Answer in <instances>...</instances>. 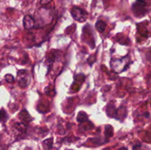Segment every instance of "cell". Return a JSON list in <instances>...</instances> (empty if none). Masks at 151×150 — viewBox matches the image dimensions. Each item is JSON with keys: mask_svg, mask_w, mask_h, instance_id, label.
I'll return each mask as SVG.
<instances>
[{"mask_svg": "<svg viewBox=\"0 0 151 150\" xmlns=\"http://www.w3.org/2000/svg\"><path fill=\"white\" fill-rule=\"evenodd\" d=\"M72 16L76 21L83 22L86 20L87 13L79 7H73L72 10Z\"/></svg>", "mask_w": 151, "mask_h": 150, "instance_id": "obj_1", "label": "cell"}, {"mask_svg": "<svg viewBox=\"0 0 151 150\" xmlns=\"http://www.w3.org/2000/svg\"><path fill=\"white\" fill-rule=\"evenodd\" d=\"M24 26L26 29H32L35 26V20L30 16H26L24 18Z\"/></svg>", "mask_w": 151, "mask_h": 150, "instance_id": "obj_2", "label": "cell"}, {"mask_svg": "<svg viewBox=\"0 0 151 150\" xmlns=\"http://www.w3.org/2000/svg\"><path fill=\"white\" fill-rule=\"evenodd\" d=\"M53 141L52 138H49V139L45 140V141L43 142V146H44V148L45 150H50L52 147V144Z\"/></svg>", "mask_w": 151, "mask_h": 150, "instance_id": "obj_3", "label": "cell"}, {"mask_svg": "<svg viewBox=\"0 0 151 150\" xmlns=\"http://www.w3.org/2000/svg\"><path fill=\"white\" fill-rule=\"evenodd\" d=\"M96 29L99 31L100 32H103L105 30V28H106V24L105 22H103V21H98L96 23Z\"/></svg>", "mask_w": 151, "mask_h": 150, "instance_id": "obj_4", "label": "cell"}, {"mask_svg": "<svg viewBox=\"0 0 151 150\" xmlns=\"http://www.w3.org/2000/svg\"><path fill=\"white\" fill-rule=\"evenodd\" d=\"M6 119H7V114H6L5 111L1 110V111H0V121H5Z\"/></svg>", "mask_w": 151, "mask_h": 150, "instance_id": "obj_5", "label": "cell"}, {"mask_svg": "<svg viewBox=\"0 0 151 150\" xmlns=\"http://www.w3.org/2000/svg\"><path fill=\"white\" fill-rule=\"evenodd\" d=\"M5 79L7 82H12L13 80V76H11V75L7 74L5 76Z\"/></svg>", "mask_w": 151, "mask_h": 150, "instance_id": "obj_6", "label": "cell"}, {"mask_svg": "<svg viewBox=\"0 0 151 150\" xmlns=\"http://www.w3.org/2000/svg\"><path fill=\"white\" fill-rule=\"evenodd\" d=\"M119 150H128V149H127L125 148V147H123V148H121Z\"/></svg>", "mask_w": 151, "mask_h": 150, "instance_id": "obj_7", "label": "cell"}]
</instances>
